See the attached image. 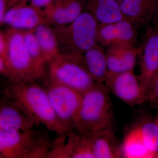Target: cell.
Wrapping results in <instances>:
<instances>
[{
  "label": "cell",
  "instance_id": "cell-3",
  "mask_svg": "<svg viewBox=\"0 0 158 158\" xmlns=\"http://www.w3.org/2000/svg\"><path fill=\"white\" fill-rule=\"evenodd\" d=\"M99 23L85 10L72 22L53 28L61 54L83 55L97 42Z\"/></svg>",
  "mask_w": 158,
  "mask_h": 158
},
{
  "label": "cell",
  "instance_id": "cell-19",
  "mask_svg": "<svg viewBox=\"0 0 158 158\" xmlns=\"http://www.w3.org/2000/svg\"><path fill=\"white\" fill-rule=\"evenodd\" d=\"M34 34L48 64L60 54L56 33L47 24L40 25L34 29Z\"/></svg>",
  "mask_w": 158,
  "mask_h": 158
},
{
  "label": "cell",
  "instance_id": "cell-30",
  "mask_svg": "<svg viewBox=\"0 0 158 158\" xmlns=\"http://www.w3.org/2000/svg\"><path fill=\"white\" fill-rule=\"evenodd\" d=\"M116 1H117V2H118V3H120V2H121L122 0H116Z\"/></svg>",
  "mask_w": 158,
  "mask_h": 158
},
{
  "label": "cell",
  "instance_id": "cell-25",
  "mask_svg": "<svg viewBox=\"0 0 158 158\" xmlns=\"http://www.w3.org/2000/svg\"><path fill=\"white\" fill-rule=\"evenodd\" d=\"M8 48V40L6 32L0 31V56H6Z\"/></svg>",
  "mask_w": 158,
  "mask_h": 158
},
{
  "label": "cell",
  "instance_id": "cell-17",
  "mask_svg": "<svg viewBox=\"0 0 158 158\" xmlns=\"http://www.w3.org/2000/svg\"><path fill=\"white\" fill-rule=\"evenodd\" d=\"M122 157L124 158H158V155L146 147L138 123L125 134L121 143Z\"/></svg>",
  "mask_w": 158,
  "mask_h": 158
},
{
  "label": "cell",
  "instance_id": "cell-21",
  "mask_svg": "<svg viewBox=\"0 0 158 158\" xmlns=\"http://www.w3.org/2000/svg\"><path fill=\"white\" fill-rule=\"evenodd\" d=\"M25 43L29 56L36 68L40 80L47 77V63L40 47L34 29L24 31Z\"/></svg>",
  "mask_w": 158,
  "mask_h": 158
},
{
  "label": "cell",
  "instance_id": "cell-18",
  "mask_svg": "<svg viewBox=\"0 0 158 158\" xmlns=\"http://www.w3.org/2000/svg\"><path fill=\"white\" fill-rule=\"evenodd\" d=\"M119 4L126 17L144 25L151 22L158 6L156 0H122Z\"/></svg>",
  "mask_w": 158,
  "mask_h": 158
},
{
  "label": "cell",
  "instance_id": "cell-15",
  "mask_svg": "<svg viewBox=\"0 0 158 158\" xmlns=\"http://www.w3.org/2000/svg\"><path fill=\"white\" fill-rule=\"evenodd\" d=\"M85 67L93 80L98 84H105L108 71L106 52L98 43L83 54Z\"/></svg>",
  "mask_w": 158,
  "mask_h": 158
},
{
  "label": "cell",
  "instance_id": "cell-22",
  "mask_svg": "<svg viewBox=\"0 0 158 158\" xmlns=\"http://www.w3.org/2000/svg\"><path fill=\"white\" fill-rule=\"evenodd\" d=\"M138 125L146 147L152 152L158 155V126L155 120L145 118Z\"/></svg>",
  "mask_w": 158,
  "mask_h": 158
},
{
  "label": "cell",
  "instance_id": "cell-12",
  "mask_svg": "<svg viewBox=\"0 0 158 158\" xmlns=\"http://www.w3.org/2000/svg\"><path fill=\"white\" fill-rule=\"evenodd\" d=\"M85 0H54L44 9L47 24L56 26L72 22L85 11Z\"/></svg>",
  "mask_w": 158,
  "mask_h": 158
},
{
  "label": "cell",
  "instance_id": "cell-23",
  "mask_svg": "<svg viewBox=\"0 0 158 158\" xmlns=\"http://www.w3.org/2000/svg\"><path fill=\"white\" fill-rule=\"evenodd\" d=\"M72 158H95L88 139L80 135L75 146Z\"/></svg>",
  "mask_w": 158,
  "mask_h": 158
},
{
  "label": "cell",
  "instance_id": "cell-7",
  "mask_svg": "<svg viewBox=\"0 0 158 158\" xmlns=\"http://www.w3.org/2000/svg\"><path fill=\"white\" fill-rule=\"evenodd\" d=\"M139 49L140 73L138 76L146 95L158 74V23L147 25Z\"/></svg>",
  "mask_w": 158,
  "mask_h": 158
},
{
  "label": "cell",
  "instance_id": "cell-1",
  "mask_svg": "<svg viewBox=\"0 0 158 158\" xmlns=\"http://www.w3.org/2000/svg\"><path fill=\"white\" fill-rule=\"evenodd\" d=\"M3 96L13 100L32 117L57 135L69 130L60 121L52 107L45 87L33 82L6 80L2 89Z\"/></svg>",
  "mask_w": 158,
  "mask_h": 158
},
{
  "label": "cell",
  "instance_id": "cell-27",
  "mask_svg": "<svg viewBox=\"0 0 158 158\" xmlns=\"http://www.w3.org/2000/svg\"><path fill=\"white\" fill-rule=\"evenodd\" d=\"M7 11V0H0V25H2L3 19Z\"/></svg>",
  "mask_w": 158,
  "mask_h": 158
},
{
  "label": "cell",
  "instance_id": "cell-4",
  "mask_svg": "<svg viewBox=\"0 0 158 158\" xmlns=\"http://www.w3.org/2000/svg\"><path fill=\"white\" fill-rule=\"evenodd\" d=\"M52 143L48 136L33 130L0 131V158H47Z\"/></svg>",
  "mask_w": 158,
  "mask_h": 158
},
{
  "label": "cell",
  "instance_id": "cell-5",
  "mask_svg": "<svg viewBox=\"0 0 158 158\" xmlns=\"http://www.w3.org/2000/svg\"><path fill=\"white\" fill-rule=\"evenodd\" d=\"M47 79L83 94L98 85L90 76L83 55L61 54L49 62Z\"/></svg>",
  "mask_w": 158,
  "mask_h": 158
},
{
  "label": "cell",
  "instance_id": "cell-20",
  "mask_svg": "<svg viewBox=\"0 0 158 158\" xmlns=\"http://www.w3.org/2000/svg\"><path fill=\"white\" fill-rule=\"evenodd\" d=\"M80 135L73 129L69 130L63 135H57L55 141H52L47 158H72Z\"/></svg>",
  "mask_w": 158,
  "mask_h": 158
},
{
  "label": "cell",
  "instance_id": "cell-28",
  "mask_svg": "<svg viewBox=\"0 0 158 158\" xmlns=\"http://www.w3.org/2000/svg\"><path fill=\"white\" fill-rule=\"evenodd\" d=\"M152 22L154 23H158V6L154 14L153 15Z\"/></svg>",
  "mask_w": 158,
  "mask_h": 158
},
{
  "label": "cell",
  "instance_id": "cell-9",
  "mask_svg": "<svg viewBox=\"0 0 158 158\" xmlns=\"http://www.w3.org/2000/svg\"><path fill=\"white\" fill-rule=\"evenodd\" d=\"M105 85L110 92L130 106L146 102L144 90L134 70L108 73Z\"/></svg>",
  "mask_w": 158,
  "mask_h": 158
},
{
  "label": "cell",
  "instance_id": "cell-16",
  "mask_svg": "<svg viewBox=\"0 0 158 158\" xmlns=\"http://www.w3.org/2000/svg\"><path fill=\"white\" fill-rule=\"evenodd\" d=\"M85 10L90 12L99 24L116 22L129 19L123 14L116 0H85Z\"/></svg>",
  "mask_w": 158,
  "mask_h": 158
},
{
  "label": "cell",
  "instance_id": "cell-26",
  "mask_svg": "<svg viewBox=\"0 0 158 158\" xmlns=\"http://www.w3.org/2000/svg\"><path fill=\"white\" fill-rule=\"evenodd\" d=\"M28 1H30V4L35 8L40 9H44L49 5H50L54 0H28Z\"/></svg>",
  "mask_w": 158,
  "mask_h": 158
},
{
  "label": "cell",
  "instance_id": "cell-31",
  "mask_svg": "<svg viewBox=\"0 0 158 158\" xmlns=\"http://www.w3.org/2000/svg\"><path fill=\"white\" fill-rule=\"evenodd\" d=\"M156 1L157 2L158 4V0H156Z\"/></svg>",
  "mask_w": 158,
  "mask_h": 158
},
{
  "label": "cell",
  "instance_id": "cell-2",
  "mask_svg": "<svg viewBox=\"0 0 158 158\" xmlns=\"http://www.w3.org/2000/svg\"><path fill=\"white\" fill-rule=\"evenodd\" d=\"M110 91L104 84H98L82 94L73 122V129L86 138L111 127L113 118Z\"/></svg>",
  "mask_w": 158,
  "mask_h": 158
},
{
  "label": "cell",
  "instance_id": "cell-13",
  "mask_svg": "<svg viewBox=\"0 0 158 158\" xmlns=\"http://www.w3.org/2000/svg\"><path fill=\"white\" fill-rule=\"evenodd\" d=\"M87 139L95 158H122L121 143L118 141L112 126L98 132Z\"/></svg>",
  "mask_w": 158,
  "mask_h": 158
},
{
  "label": "cell",
  "instance_id": "cell-29",
  "mask_svg": "<svg viewBox=\"0 0 158 158\" xmlns=\"http://www.w3.org/2000/svg\"><path fill=\"white\" fill-rule=\"evenodd\" d=\"M155 121L156 123V124L158 126V116H157L155 119Z\"/></svg>",
  "mask_w": 158,
  "mask_h": 158
},
{
  "label": "cell",
  "instance_id": "cell-11",
  "mask_svg": "<svg viewBox=\"0 0 158 158\" xmlns=\"http://www.w3.org/2000/svg\"><path fill=\"white\" fill-rule=\"evenodd\" d=\"M37 124L16 102L2 95L0 101V131H29Z\"/></svg>",
  "mask_w": 158,
  "mask_h": 158
},
{
  "label": "cell",
  "instance_id": "cell-8",
  "mask_svg": "<svg viewBox=\"0 0 158 158\" xmlns=\"http://www.w3.org/2000/svg\"><path fill=\"white\" fill-rule=\"evenodd\" d=\"M44 87L58 118L65 127L73 129L74 120L81 105L82 94L48 80Z\"/></svg>",
  "mask_w": 158,
  "mask_h": 158
},
{
  "label": "cell",
  "instance_id": "cell-6",
  "mask_svg": "<svg viewBox=\"0 0 158 158\" xmlns=\"http://www.w3.org/2000/svg\"><path fill=\"white\" fill-rule=\"evenodd\" d=\"M24 31L10 28L6 32L8 48L3 57L7 66L5 77L13 81H36L40 78L27 50Z\"/></svg>",
  "mask_w": 158,
  "mask_h": 158
},
{
  "label": "cell",
  "instance_id": "cell-24",
  "mask_svg": "<svg viewBox=\"0 0 158 158\" xmlns=\"http://www.w3.org/2000/svg\"><path fill=\"white\" fill-rule=\"evenodd\" d=\"M146 102H148L152 107L158 110V74L151 85Z\"/></svg>",
  "mask_w": 158,
  "mask_h": 158
},
{
  "label": "cell",
  "instance_id": "cell-10",
  "mask_svg": "<svg viewBox=\"0 0 158 158\" xmlns=\"http://www.w3.org/2000/svg\"><path fill=\"white\" fill-rule=\"evenodd\" d=\"M28 0H22L8 9L3 19L2 25L9 26L10 28L27 31L35 29L40 25L47 24L44 11L37 9Z\"/></svg>",
  "mask_w": 158,
  "mask_h": 158
},
{
  "label": "cell",
  "instance_id": "cell-14",
  "mask_svg": "<svg viewBox=\"0 0 158 158\" xmlns=\"http://www.w3.org/2000/svg\"><path fill=\"white\" fill-rule=\"evenodd\" d=\"M106 53L109 72L118 73L134 70L139 49L136 46H114L107 48Z\"/></svg>",
  "mask_w": 158,
  "mask_h": 158
}]
</instances>
